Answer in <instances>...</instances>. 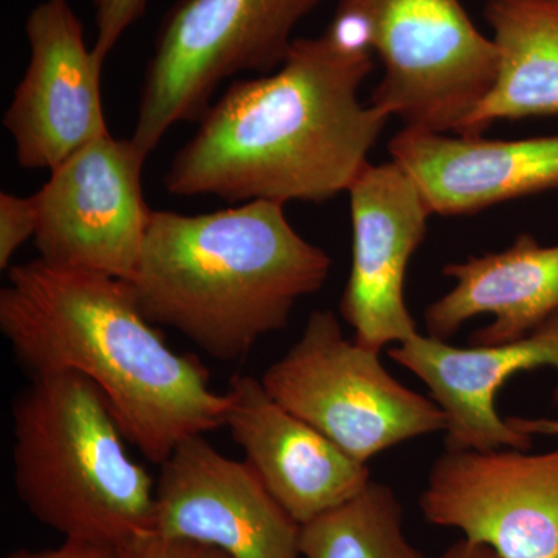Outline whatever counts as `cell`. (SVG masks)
<instances>
[{
	"label": "cell",
	"mask_w": 558,
	"mask_h": 558,
	"mask_svg": "<svg viewBox=\"0 0 558 558\" xmlns=\"http://www.w3.org/2000/svg\"><path fill=\"white\" fill-rule=\"evenodd\" d=\"M3 558H121L119 546L97 539L64 538L57 548L17 549Z\"/></svg>",
	"instance_id": "22"
},
{
	"label": "cell",
	"mask_w": 558,
	"mask_h": 558,
	"mask_svg": "<svg viewBox=\"0 0 558 558\" xmlns=\"http://www.w3.org/2000/svg\"><path fill=\"white\" fill-rule=\"evenodd\" d=\"M510 427L519 429L524 435L558 436V421L556 418H521L508 417Z\"/></svg>",
	"instance_id": "24"
},
{
	"label": "cell",
	"mask_w": 558,
	"mask_h": 558,
	"mask_svg": "<svg viewBox=\"0 0 558 558\" xmlns=\"http://www.w3.org/2000/svg\"><path fill=\"white\" fill-rule=\"evenodd\" d=\"M121 558H230L213 546L168 538L157 532L142 535L120 546Z\"/></svg>",
	"instance_id": "21"
},
{
	"label": "cell",
	"mask_w": 558,
	"mask_h": 558,
	"mask_svg": "<svg viewBox=\"0 0 558 558\" xmlns=\"http://www.w3.org/2000/svg\"><path fill=\"white\" fill-rule=\"evenodd\" d=\"M226 396V427L244 461L300 524L343 505L369 483L368 464L275 402L260 379L238 374Z\"/></svg>",
	"instance_id": "14"
},
{
	"label": "cell",
	"mask_w": 558,
	"mask_h": 558,
	"mask_svg": "<svg viewBox=\"0 0 558 558\" xmlns=\"http://www.w3.org/2000/svg\"><path fill=\"white\" fill-rule=\"evenodd\" d=\"M303 558H424L403 527L396 492L371 480L343 505L301 524Z\"/></svg>",
	"instance_id": "18"
},
{
	"label": "cell",
	"mask_w": 558,
	"mask_h": 558,
	"mask_svg": "<svg viewBox=\"0 0 558 558\" xmlns=\"http://www.w3.org/2000/svg\"><path fill=\"white\" fill-rule=\"evenodd\" d=\"M11 413L14 488L40 524L119 548L154 532L156 481L97 385L72 371L39 374Z\"/></svg>",
	"instance_id": "4"
},
{
	"label": "cell",
	"mask_w": 558,
	"mask_h": 558,
	"mask_svg": "<svg viewBox=\"0 0 558 558\" xmlns=\"http://www.w3.org/2000/svg\"><path fill=\"white\" fill-rule=\"evenodd\" d=\"M31 60L14 90L3 126L17 163L53 170L109 135L101 100L105 61L89 49L69 0H44L25 22Z\"/></svg>",
	"instance_id": "10"
},
{
	"label": "cell",
	"mask_w": 558,
	"mask_h": 558,
	"mask_svg": "<svg viewBox=\"0 0 558 558\" xmlns=\"http://www.w3.org/2000/svg\"><path fill=\"white\" fill-rule=\"evenodd\" d=\"M388 355L424 381L446 413L450 450H531V435L499 417L495 400L515 374L550 366L558 374V314L523 339L495 347L459 348L429 336L388 348ZM558 405V380L554 389Z\"/></svg>",
	"instance_id": "13"
},
{
	"label": "cell",
	"mask_w": 558,
	"mask_h": 558,
	"mask_svg": "<svg viewBox=\"0 0 558 558\" xmlns=\"http://www.w3.org/2000/svg\"><path fill=\"white\" fill-rule=\"evenodd\" d=\"M369 54L325 36L296 38L269 75L231 84L172 159L163 183L179 197L326 202L348 191L389 117L359 100Z\"/></svg>",
	"instance_id": "1"
},
{
	"label": "cell",
	"mask_w": 558,
	"mask_h": 558,
	"mask_svg": "<svg viewBox=\"0 0 558 558\" xmlns=\"http://www.w3.org/2000/svg\"><path fill=\"white\" fill-rule=\"evenodd\" d=\"M442 274L454 286L425 311L433 339L449 341L468 319L494 315L470 344L495 347L523 339L558 314V244H538L532 234H520L502 252L451 263Z\"/></svg>",
	"instance_id": "16"
},
{
	"label": "cell",
	"mask_w": 558,
	"mask_h": 558,
	"mask_svg": "<svg viewBox=\"0 0 558 558\" xmlns=\"http://www.w3.org/2000/svg\"><path fill=\"white\" fill-rule=\"evenodd\" d=\"M0 330L31 377L72 371L97 385L128 442L150 462L226 427L227 396L199 360L171 349L123 279L40 258L11 266Z\"/></svg>",
	"instance_id": "2"
},
{
	"label": "cell",
	"mask_w": 558,
	"mask_h": 558,
	"mask_svg": "<svg viewBox=\"0 0 558 558\" xmlns=\"http://www.w3.org/2000/svg\"><path fill=\"white\" fill-rule=\"evenodd\" d=\"M154 532L230 558H303L299 521L247 462L220 453L205 435L183 440L160 465Z\"/></svg>",
	"instance_id": "12"
},
{
	"label": "cell",
	"mask_w": 558,
	"mask_h": 558,
	"mask_svg": "<svg viewBox=\"0 0 558 558\" xmlns=\"http://www.w3.org/2000/svg\"><path fill=\"white\" fill-rule=\"evenodd\" d=\"M438 558H502L497 550L483 543L462 537L444 550Z\"/></svg>",
	"instance_id": "23"
},
{
	"label": "cell",
	"mask_w": 558,
	"mask_h": 558,
	"mask_svg": "<svg viewBox=\"0 0 558 558\" xmlns=\"http://www.w3.org/2000/svg\"><path fill=\"white\" fill-rule=\"evenodd\" d=\"M38 227V211L33 196L0 194V269L9 270L11 259Z\"/></svg>",
	"instance_id": "19"
},
{
	"label": "cell",
	"mask_w": 558,
	"mask_h": 558,
	"mask_svg": "<svg viewBox=\"0 0 558 558\" xmlns=\"http://www.w3.org/2000/svg\"><path fill=\"white\" fill-rule=\"evenodd\" d=\"M373 32L384 78L371 106L409 130L464 134L494 86L498 50L459 0H337Z\"/></svg>",
	"instance_id": "7"
},
{
	"label": "cell",
	"mask_w": 558,
	"mask_h": 558,
	"mask_svg": "<svg viewBox=\"0 0 558 558\" xmlns=\"http://www.w3.org/2000/svg\"><path fill=\"white\" fill-rule=\"evenodd\" d=\"M418 505L428 523L458 529L502 558H558V447L447 449Z\"/></svg>",
	"instance_id": "9"
},
{
	"label": "cell",
	"mask_w": 558,
	"mask_h": 558,
	"mask_svg": "<svg viewBox=\"0 0 558 558\" xmlns=\"http://www.w3.org/2000/svg\"><path fill=\"white\" fill-rule=\"evenodd\" d=\"M148 0H94L97 39L94 51L106 62L110 51L135 22L146 13Z\"/></svg>",
	"instance_id": "20"
},
{
	"label": "cell",
	"mask_w": 558,
	"mask_h": 558,
	"mask_svg": "<svg viewBox=\"0 0 558 558\" xmlns=\"http://www.w3.org/2000/svg\"><path fill=\"white\" fill-rule=\"evenodd\" d=\"M260 384L362 464L447 427L438 403L391 376L379 351L344 337L333 311L312 312L299 341L264 371Z\"/></svg>",
	"instance_id": "6"
},
{
	"label": "cell",
	"mask_w": 558,
	"mask_h": 558,
	"mask_svg": "<svg viewBox=\"0 0 558 558\" xmlns=\"http://www.w3.org/2000/svg\"><path fill=\"white\" fill-rule=\"evenodd\" d=\"M146 157L134 140L109 134L53 168L33 194L39 258L131 281L153 213L143 196Z\"/></svg>",
	"instance_id": "8"
},
{
	"label": "cell",
	"mask_w": 558,
	"mask_h": 558,
	"mask_svg": "<svg viewBox=\"0 0 558 558\" xmlns=\"http://www.w3.org/2000/svg\"><path fill=\"white\" fill-rule=\"evenodd\" d=\"M323 0H178L161 21L140 94L135 145L146 154L174 124L201 121L222 81L269 75L293 31Z\"/></svg>",
	"instance_id": "5"
},
{
	"label": "cell",
	"mask_w": 558,
	"mask_h": 558,
	"mask_svg": "<svg viewBox=\"0 0 558 558\" xmlns=\"http://www.w3.org/2000/svg\"><path fill=\"white\" fill-rule=\"evenodd\" d=\"M347 193L352 263L340 315L355 343L381 352L418 333L407 306L405 279L433 213L417 183L395 160L368 161Z\"/></svg>",
	"instance_id": "11"
},
{
	"label": "cell",
	"mask_w": 558,
	"mask_h": 558,
	"mask_svg": "<svg viewBox=\"0 0 558 558\" xmlns=\"http://www.w3.org/2000/svg\"><path fill=\"white\" fill-rule=\"evenodd\" d=\"M330 267L328 253L290 226L284 205L256 201L196 216L153 209L128 282L157 328L178 330L209 357L236 362L288 326Z\"/></svg>",
	"instance_id": "3"
},
{
	"label": "cell",
	"mask_w": 558,
	"mask_h": 558,
	"mask_svg": "<svg viewBox=\"0 0 558 558\" xmlns=\"http://www.w3.org/2000/svg\"><path fill=\"white\" fill-rule=\"evenodd\" d=\"M388 150L417 183L433 215H473L558 189V135L486 140L405 128Z\"/></svg>",
	"instance_id": "15"
},
{
	"label": "cell",
	"mask_w": 558,
	"mask_h": 558,
	"mask_svg": "<svg viewBox=\"0 0 558 558\" xmlns=\"http://www.w3.org/2000/svg\"><path fill=\"white\" fill-rule=\"evenodd\" d=\"M484 14L497 78L462 137H480L498 120L558 116V0H487Z\"/></svg>",
	"instance_id": "17"
}]
</instances>
